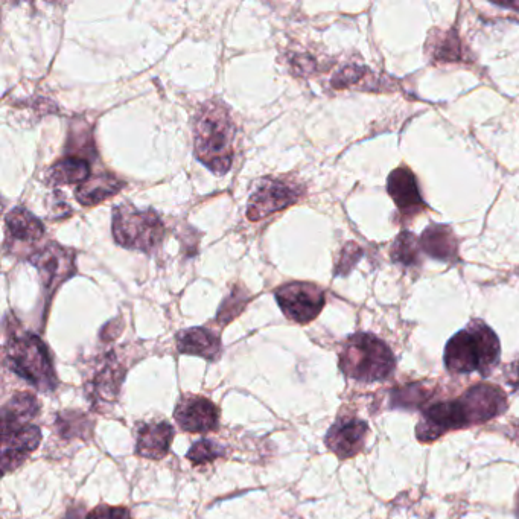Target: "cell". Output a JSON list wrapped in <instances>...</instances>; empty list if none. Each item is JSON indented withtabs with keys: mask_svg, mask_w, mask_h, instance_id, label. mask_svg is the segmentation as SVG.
<instances>
[{
	"mask_svg": "<svg viewBox=\"0 0 519 519\" xmlns=\"http://www.w3.org/2000/svg\"><path fill=\"white\" fill-rule=\"evenodd\" d=\"M361 249L355 244V242H349L348 246L344 247L343 253H341L340 264L337 265V274H346L355 262L361 258Z\"/></svg>",
	"mask_w": 519,
	"mask_h": 519,
	"instance_id": "26",
	"label": "cell"
},
{
	"mask_svg": "<svg viewBox=\"0 0 519 519\" xmlns=\"http://www.w3.org/2000/svg\"><path fill=\"white\" fill-rule=\"evenodd\" d=\"M421 247L431 258L439 261H457L459 241L453 229L442 224H431L421 236Z\"/></svg>",
	"mask_w": 519,
	"mask_h": 519,
	"instance_id": "17",
	"label": "cell"
},
{
	"mask_svg": "<svg viewBox=\"0 0 519 519\" xmlns=\"http://www.w3.org/2000/svg\"><path fill=\"white\" fill-rule=\"evenodd\" d=\"M274 296L285 317L300 325L317 319L325 306V293L322 288L308 282H291L282 285L276 290Z\"/></svg>",
	"mask_w": 519,
	"mask_h": 519,
	"instance_id": "6",
	"label": "cell"
},
{
	"mask_svg": "<svg viewBox=\"0 0 519 519\" xmlns=\"http://www.w3.org/2000/svg\"><path fill=\"white\" fill-rule=\"evenodd\" d=\"M235 124L229 109L218 101L206 102L194 127L195 154L215 174H226L233 162Z\"/></svg>",
	"mask_w": 519,
	"mask_h": 519,
	"instance_id": "1",
	"label": "cell"
},
{
	"mask_svg": "<svg viewBox=\"0 0 519 519\" xmlns=\"http://www.w3.org/2000/svg\"><path fill=\"white\" fill-rule=\"evenodd\" d=\"M174 439V428L168 422H150L142 425L137 434V456L160 460L168 456L169 446Z\"/></svg>",
	"mask_w": 519,
	"mask_h": 519,
	"instance_id": "15",
	"label": "cell"
},
{
	"mask_svg": "<svg viewBox=\"0 0 519 519\" xmlns=\"http://www.w3.org/2000/svg\"><path fill=\"white\" fill-rule=\"evenodd\" d=\"M501 346L497 334L481 320H474L457 332L445 348V366L451 373L489 376L500 363Z\"/></svg>",
	"mask_w": 519,
	"mask_h": 519,
	"instance_id": "2",
	"label": "cell"
},
{
	"mask_svg": "<svg viewBox=\"0 0 519 519\" xmlns=\"http://www.w3.org/2000/svg\"><path fill=\"white\" fill-rule=\"evenodd\" d=\"M163 235L165 227L154 211H139L128 204L113 211V236L125 249L151 252L162 242Z\"/></svg>",
	"mask_w": 519,
	"mask_h": 519,
	"instance_id": "5",
	"label": "cell"
},
{
	"mask_svg": "<svg viewBox=\"0 0 519 519\" xmlns=\"http://www.w3.org/2000/svg\"><path fill=\"white\" fill-rule=\"evenodd\" d=\"M39 411V401L31 393H22L11 398L2 410V436L28 427Z\"/></svg>",
	"mask_w": 519,
	"mask_h": 519,
	"instance_id": "18",
	"label": "cell"
},
{
	"mask_svg": "<svg viewBox=\"0 0 519 519\" xmlns=\"http://www.w3.org/2000/svg\"><path fill=\"white\" fill-rule=\"evenodd\" d=\"M7 227L10 235L22 242L39 241L45 233L42 221L23 207H16L8 214Z\"/></svg>",
	"mask_w": 519,
	"mask_h": 519,
	"instance_id": "21",
	"label": "cell"
},
{
	"mask_svg": "<svg viewBox=\"0 0 519 519\" xmlns=\"http://www.w3.org/2000/svg\"><path fill=\"white\" fill-rule=\"evenodd\" d=\"M29 262L39 268L43 285L48 291L54 290L75 273L74 253L57 244H51L36 255H32Z\"/></svg>",
	"mask_w": 519,
	"mask_h": 519,
	"instance_id": "12",
	"label": "cell"
},
{
	"mask_svg": "<svg viewBox=\"0 0 519 519\" xmlns=\"http://www.w3.org/2000/svg\"><path fill=\"white\" fill-rule=\"evenodd\" d=\"M515 513H516V519H519V491H518V494H516V509H515Z\"/></svg>",
	"mask_w": 519,
	"mask_h": 519,
	"instance_id": "29",
	"label": "cell"
},
{
	"mask_svg": "<svg viewBox=\"0 0 519 519\" xmlns=\"http://www.w3.org/2000/svg\"><path fill=\"white\" fill-rule=\"evenodd\" d=\"M387 189H389L390 197L393 198L396 207L404 217H413L427 207V204L422 200L418 180L408 168L395 169L390 174Z\"/></svg>",
	"mask_w": 519,
	"mask_h": 519,
	"instance_id": "13",
	"label": "cell"
},
{
	"mask_svg": "<svg viewBox=\"0 0 519 519\" xmlns=\"http://www.w3.org/2000/svg\"><path fill=\"white\" fill-rule=\"evenodd\" d=\"M396 358L381 338L372 334L352 335L340 352V369L348 378L360 383L384 381L392 375Z\"/></svg>",
	"mask_w": 519,
	"mask_h": 519,
	"instance_id": "3",
	"label": "cell"
},
{
	"mask_svg": "<svg viewBox=\"0 0 519 519\" xmlns=\"http://www.w3.org/2000/svg\"><path fill=\"white\" fill-rule=\"evenodd\" d=\"M498 7L513 8V10H519V2H495Z\"/></svg>",
	"mask_w": 519,
	"mask_h": 519,
	"instance_id": "28",
	"label": "cell"
},
{
	"mask_svg": "<svg viewBox=\"0 0 519 519\" xmlns=\"http://www.w3.org/2000/svg\"><path fill=\"white\" fill-rule=\"evenodd\" d=\"M90 177H92L90 163L86 159L67 157L49 169L48 182L51 186L74 185V183L83 185Z\"/></svg>",
	"mask_w": 519,
	"mask_h": 519,
	"instance_id": "20",
	"label": "cell"
},
{
	"mask_svg": "<svg viewBox=\"0 0 519 519\" xmlns=\"http://www.w3.org/2000/svg\"><path fill=\"white\" fill-rule=\"evenodd\" d=\"M180 354L197 355L204 360L215 361L221 355V340L206 328H192L177 335Z\"/></svg>",
	"mask_w": 519,
	"mask_h": 519,
	"instance_id": "16",
	"label": "cell"
},
{
	"mask_svg": "<svg viewBox=\"0 0 519 519\" xmlns=\"http://www.w3.org/2000/svg\"><path fill=\"white\" fill-rule=\"evenodd\" d=\"M125 183L116 179L112 174H98V176L90 177L89 180L78 186L77 200L83 206H96L107 198L118 194Z\"/></svg>",
	"mask_w": 519,
	"mask_h": 519,
	"instance_id": "19",
	"label": "cell"
},
{
	"mask_svg": "<svg viewBox=\"0 0 519 519\" xmlns=\"http://www.w3.org/2000/svg\"><path fill=\"white\" fill-rule=\"evenodd\" d=\"M421 250V241L413 233L402 232L393 244L392 259L405 267H413L421 262Z\"/></svg>",
	"mask_w": 519,
	"mask_h": 519,
	"instance_id": "22",
	"label": "cell"
},
{
	"mask_svg": "<svg viewBox=\"0 0 519 519\" xmlns=\"http://www.w3.org/2000/svg\"><path fill=\"white\" fill-rule=\"evenodd\" d=\"M247 300L249 299H247L246 290L235 288L233 293H230V296L224 300L220 313H218V320H221L223 325H227L230 320L235 319V317L241 313L244 306H246Z\"/></svg>",
	"mask_w": 519,
	"mask_h": 519,
	"instance_id": "24",
	"label": "cell"
},
{
	"mask_svg": "<svg viewBox=\"0 0 519 519\" xmlns=\"http://www.w3.org/2000/svg\"><path fill=\"white\" fill-rule=\"evenodd\" d=\"M8 363L13 372L40 392H49L57 387V376L48 348L31 332L11 338L8 344Z\"/></svg>",
	"mask_w": 519,
	"mask_h": 519,
	"instance_id": "4",
	"label": "cell"
},
{
	"mask_svg": "<svg viewBox=\"0 0 519 519\" xmlns=\"http://www.w3.org/2000/svg\"><path fill=\"white\" fill-rule=\"evenodd\" d=\"M369 436V425L352 416L340 418L326 434V445L340 459H351L364 449Z\"/></svg>",
	"mask_w": 519,
	"mask_h": 519,
	"instance_id": "11",
	"label": "cell"
},
{
	"mask_svg": "<svg viewBox=\"0 0 519 519\" xmlns=\"http://www.w3.org/2000/svg\"><path fill=\"white\" fill-rule=\"evenodd\" d=\"M42 442V431L39 427L28 425L16 433L2 436V468L5 472L19 468L29 454L34 453Z\"/></svg>",
	"mask_w": 519,
	"mask_h": 519,
	"instance_id": "14",
	"label": "cell"
},
{
	"mask_svg": "<svg viewBox=\"0 0 519 519\" xmlns=\"http://www.w3.org/2000/svg\"><path fill=\"white\" fill-rule=\"evenodd\" d=\"M86 519H131L130 510L125 507H112L107 504L95 507Z\"/></svg>",
	"mask_w": 519,
	"mask_h": 519,
	"instance_id": "25",
	"label": "cell"
},
{
	"mask_svg": "<svg viewBox=\"0 0 519 519\" xmlns=\"http://www.w3.org/2000/svg\"><path fill=\"white\" fill-rule=\"evenodd\" d=\"M422 395H427V393H422ZM421 395V396H422ZM411 401L413 399H416V401L419 402V404H422V402L427 401L428 398H419V396H410ZM408 401V390L405 389L404 392L401 393L399 396H393V404L399 405V407H405V404H407Z\"/></svg>",
	"mask_w": 519,
	"mask_h": 519,
	"instance_id": "27",
	"label": "cell"
},
{
	"mask_svg": "<svg viewBox=\"0 0 519 519\" xmlns=\"http://www.w3.org/2000/svg\"><path fill=\"white\" fill-rule=\"evenodd\" d=\"M469 427L486 424L507 410L506 393L492 384H475L459 399Z\"/></svg>",
	"mask_w": 519,
	"mask_h": 519,
	"instance_id": "8",
	"label": "cell"
},
{
	"mask_svg": "<svg viewBox=\"0 0 519 519\" xmlns=\"http://www.w3.org/2000/svg\"><path fill=\"white\" fill-rule=\"evenodd\" d=\"M177 424L186 433H209L220 424V411L211 399L203 396H183L174 411Z\"/></svg>",
	"mask_w": 519,
	"mask_h": 519,
	"instance_id": "10",
	"label": "cell"
},
{
	"mask_svg": "<svg viewBox=\"0 0 519 519\" xmlns=\"http://www.w3.org/2000/svg\"><path fill=\"white\" fill-rule=\"evenodd\" d=\"M303 197L302 186L278 179H264L258 183L249 200L247 218L261 221L285 207L297 203Z\"/></svg>",
	"mask_w": 519,
	"mask_h": 519,
	"instance_id": "7",
	"label": "cell"
},
{
	"mask_svg": "<svg viewBox=\"0 0 519 519\" xmlns=\"http://www.w3.org/2000/svg\"><path fill=\"white\" fill-rule=\"evenodd\" d=\"M469 427L459 399L437 402L424 411L422 421L416 427V436L422 443H431L451 430Z\"/></svg>",
	"mask_w": 519,
	"mask_h": 519,
	"instance_id": "9",
	"label": "cell"
},
{
	"mask_svg": "<svg viewBox=\"0 0 519 519\" xmlns=\"http://www.w3.org/2000/svg\"><path fill=\"white\" fill-rule=\"evenodd\" d=\"M224 454H226V449L220 443L203 439L192 445V448L189 449L188 459L194 465H204V463H211L224 457Z\"/></svg>",
	"mask_w": 519,
	"mask_h": 519,
	"instance_id": "23",
	"label": "cell"
}]
</instances>
